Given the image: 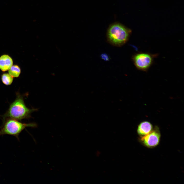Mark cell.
<instances>
[{
	"label": "cell",
	"mask_w": 184,
	"mask_h": 184,
	"mask_svg": "<svg viewBox=\"0 0 184 184\" xmlns=\"http://www.w3.org/2000/svg\"><path fill=\"white\" fill-rule=\"evenodd\" d=\"M15 100L10 105L9 108L4 114L2 115L3 121L11 118L19 121L29 118L31 113L37 109H30L26 106L22 96L19 92L16 93Z\"/></svg>",
	"instance_id": "1"
},
{
	"label": "cell",
	"mask_w": 184,
	"mask_h": 184,
	"mask_svg": "<svg viewBox=\"0 0 184 184\" xmlns=\"http://www.w3.org/2000/svg\"><path fill=\"white\" fill-rule=\"evenodd\" d=\"M131 30L122 25L116 23L111 25L108 29L107 37L108 42L116 46H121L128 41Z\"/></svg>",
	"instance_id": "2"
},
{
	"label": "cell",
	"mask_w": 184,
	"mask_h": 184,
	"mask_svg": "<svg viewBox=\"0 0 184 184\" xmlns=\"http://www.w3.org/2000/svg\"><path fill=\"white\" fill-rule=\"evenodd\" d=\"M34 123H23L19 120L8 118L3 121V123L0 130V135H9L15 136L19 140L18 136L21 132L27 127H35Z\"/></svg>",
	"instance_id": "3"
},
{
	"label": "cell",
	"mask_w": 184,
	"mask_h": 184,
	"mask_svg": "<svg viewBox=\"0 0 184 184\" xmlns=\"http://www.w3.org/2000/svg\"><path fill=\"white\" fill-rule=\"evenodd\" d=\"M157 55V54L139 52L133 55L132 59L137 69L146 72L153 64L154 58Z\"/></svg>",
	"instance_id": "4"
},
{
	"label": "cell",
	"mask_w": 184,
	"mask_h": 184,
	"mask_svg": "<svg viewBox=\"0 0 184 184\" xmlns=\"http://www.w3.org/2000/svg\"><path fill=\"white\" fill-rule=\"evenodd\" d=\"M160 136L159 129L156 127L147 135L140 137V141L146 147L149 148H154L159 144Z\"/></svg>",
	"instance_id": "5"
},
{
	"label": "cell",
	"mask_w": 184,
	"mask_h": 184,
	"mask_svg": "<svg viewBox=\"0 0 184 184\" xmlns=\"http://www.w3.org/2000/svg\"><path fill=\"white\" fill-rule=\"evenodd\" d=\"M152 125L149 122L144 121L141 122L137 128V133L142 137L147 135L153 130Z\"/></svg>",
	"instance_id": "6"
},
{
	"label": "cell",
	"mask_w": 184,
	"mask_h": 184,
	"mask_svg": "<svg viewBox=\"0 0 184 184\" xmlns=\"http://www.w3.org/2000/svg\"><path fill=\"white\" fill-rule=\"evenodd\" d=\"M13 63L12 59L8 55L4 54L0 57V69L3 72L8 70Z\"/></svg>",
	"instance_id": "7"
},
{
	"label": "cell",
	"mask_w": 184,
	"mask_h": 184,
	"mask_svg": "<svg viewBox=\"0 0 184 184\" xmlns=\"http://www.w3.org/2000/svg\"><path fill=\"white\" fill-rule=\"evenodd\" d=\"M21 73L19 67L17 65H12L8 70L9 74L13 77H18Z\"/></svg>",
	"instance_id": "8"
},
{
	"label": "cell",
	"mask_w": 184,
	"mask_h": 184,
	"mask_svg": "<svg viewBox=\"0 0 184 184\" xmlns=\"http://www.w3.org/2000/svg\"><path fill=\"white\" fill-rule=\"evenodd\" d=\"M13 77L9 73H5L1 76V80L3 83L6 85H10L12 83Z\"/></svg>",
	"instance_id": "9"
},
{
	"label": "cell",
	"mask_w": 184,
	"mask_h": 184,
	"mask_svg": "<svg viewBox=\"0 0 184 184\" xmlns=\"http://www.w3.org/2000/svg\"><path fill=\"white\" fill-rule=\"evenodd\" d=\"M101 58L105 61H109L110 59L109 56L106 53L102 54L100 56Z\"/></svg>",
	"instance_id": "10"
}]
</instances>
